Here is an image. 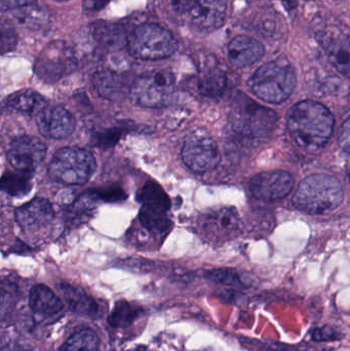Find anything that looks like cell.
Returning <instances> with one entry per match:
<instances>
[{
	"mask_svg": "<svg viewBox=\"0 0 350 351\" xmlns=\"http://www.w3.org/2000/svg\"><path fill=\"white\" fill-rule=\"evenodd\" d=\"M334 128V117L327 107L303 101L291 108L288 129L294 141L304 149L316 152L326 145Z\"/></svg>",
	"mask_w": 350,
	"mask_h": 351,
	"instance_id": "1",
	"label": "cell"
},
{
	"mask_svg": "<svg viewBox=\"0 0 350 351\" xmlns=\"http://www.w3.org/2000/svg\"><path fill=\"white\" fill-rule=\"evenodd\" d=\"M343 200V187L333 176L316 174L300 183L293 197L296 208L312 215L328 214L336 210Z\"/></svg>",
	"mask_w": 350,
	"mask_h": 351,
	"instance_id": "2",
	"label": "cell"
},
{
	"mask_svg": "<svg viewBox=\"0 0 350 351\" xmlns=\"http://www.w3.org/2000/svg\"><path fill=\"white\" fill-rule=\"evenodd\" d=\"M249 84L261 100L279 104L287 100L295 90L296 74L289 64L271 62L255 72Z\"/></svg>",
	"mask_w": 350,
	"mask_h": 351,
	"instance_id": "3",
	"label": "cell"
},
{
	"mask_svg": "<svg viewBox=\"0 0 350 351\" xmlns=\"http://www.w3.org/2000/svg\"><path fill=\"white\" fill-rule=\"evenodd\" d=\"M277 115L254 101L242 96L232 112L234 133L244 139L260 141L271 135L277 125Z\"/></svg>",
	"mask_w": 350,
	"mask_h": 351,
	"instance_id": "4",
	"label": "cell"
},
{
	"mask_svg": "<svg viewBox=\"0 0 350 351\" xmlns=\"http://www.w3.org/2000/svg\"><path fill=\"white\" fill-rule=\"evenodd\" d=\"M95 156L88 150L65 147L55 152L49 164L51 179L65 185H82L96 172Z\"/></svg>",
	"mask_w": 350,
	"mask_h": 351,
	"instance_id": "5",
	"label": "cell"
},
{
	"mask_svg": "<svg viewBox=\"0 0 350 351\" xmlns=\"http://www.w3.org/2000/svg\"><path fill=\"white\" fill-rule=\"evenodd\" d=\"M129 53L137 59L156 61L171 57L177 51L176 39L164 27L144 24L137 27L129 36Z\"/></svg>",
	"mask_w": 350,
	"mask_h": 351,
	"instance_id": "6",
	"label": "cell"
},
{
	"mask_svg": "<svg viewBox=\"0 0 350 351\" xmlns=\"http://www.w3.org/2000/svg\"><path fill=\"white\" fill-rule=\"evenodd\" d=\"M175 93V78L168 71H151L134 80L129 90L136 104L146 108H162L170 104Z\"/></svg>",
	"mask_w": 350,
	"mask_h": 351,
	"instance_id": "7",
	"label": "cell"
},
{
	"mask_svg": "<svg viewBox=\"0 0 350 351\" xmlns=\"http://www.w3.org/2000/svg\"><path fill=\"white\" fill-rule=\"evenodd\" d=\"M181 156L187 168L199 174L214 170L220 162L217 144L205 131L193 132L186 138Z\"/></svg>",
	"mask_w": 350,
	"mask_h": 351,
	"instance_id": "8",
	"label": "cell"
},
{
	"mask_svg": "<svg viewBox=\"0 0 350 351\" xmlns=\"http://www.w3.org/2000/svg\"><path fill=\"white\" fill-rule=\"evenodd\" d=\"M240 215L234 208H220L209 210L199 219V233L205 241L222 243L232 241L242 230Z\"/></svg>",
	"mask_w": 350,
	"mask_h": 351,
	"instance_id": "9",
	"label": "cell"
},
{
	"mask_svg": "<svg viewBox=\"0 0 350 351\" xmlns=\"http://www.w3.org/2000/svg\"><path fill=\"white\" fill-rule=\"evenodd\" d=\"M316 38L335 69L350 78V32L337 24H325L318 27Z\"/></svg>",
	"mask_w": 350,
	"mask_h": 351,
	"instance_id": "10",
	"label": "cell"
},
{
	"mask_svg": "<svg viewBox=\"0 0 350 351\" xmlns=\"http://www.w3.org/2000/svg\"><path fill=\"white\" fill-rule=\"evenodd\" d=\"M47 156V146L38 138L23 136L10 144L8 152L10 164L20 172L31 174Z\"/></svg>",
	"mask_w": 350,
	"mask_h": 351,
	"instance_id": "11",
	"label": "cell"
},
{
	"mask_svg": "<svg viewBox=\"0 0 350 351\" xmlns=\"http://www.w3.org/2000/svg\"><path fill=\"white\" fill-rule=\"evenodd\" d=\"M294 179L285 171L261 173L252 178L249 184L251 193L257 199L273 202L286 197L291 192Z\"/></svg>",
	"mask_w": 350,
	"mask_h": 351,
	"instance_id": "12",
	"label": "cell"
},
{
	"mask_svg": "<svg viewBox=\"0 0 350 351\" xmlns=\"http://www.w3.org/2000/svg\"><path fill=\"white\" fill-rule=\"evenodd\" d=\"M39 133L51 139H65L75 129L73 115L61 106L45 107L37 117Z\"/></svg>",
	"mask_w": 350,
	"mask_h": 351,
	"instance_id": "13",
	"label": "cell"
},
{
	"mask_svg": "<svg viewBox=\"0 0 350 351\" xmlns=\"http://www.w3.org/2000/svg\"><path fill=\"white\" fill-rule=\"evenodd\" d=\"M75 64L73 51L63 41H55L39 56L37 67L42 75L60 76Z\"/></svg>",
	"mask_w": 350,
	"mask_h": 351,
	"instance_id": "14",
	"label": "cell"
},
{
	"mask_svg": "<svg viewBox=\"0 0 350 351\" xmlns=\"http://www.w3.org/2000/svg\"><path fill=\"white\" fill-rule=\"evenodd\" d=\"M226 10V0H197L188 14L197 30L210 32L223 25Z\"/></svg>",
	"mask_w": 350,
	"mask_h": 351,
	"instance_id": "15",
	"label": "cell"
},
{
	"mask_svg": "<svg viewBox=\"0 0 350 351\" xmlns=\"http://www.w3.org/2000/svg\"><path fill=\"white\" fill-rule=\"evenodd\" d=\"M55 217L53 206L45 198L37 197L16 210V220L24 230H36L49 224Z\"/></svg>",
	"mask_w": 350,
	"mask_h": 351,
	"instance_id": "16",
	"label": "cell"
},
{
	"mask_svg": "<svg viewBox=\"0 0 350 351\" xmlns=\"http://www.w3.org/2000/svg\"><path fill=\"white\" fill-rule=\"evenodd\" d=\"M264 51L260 41L245 35L236 36L228 45V58L230 63L236 68L253 65L263 57Z\"/></svg>",
	"mask_w": 350,
	"mask_h": 351,
	"instance_id": "17",
	"label": "cell"
},
{
	"mask_svg": "<svg viewBox=\"0 0 350 351\" xmlns=\"http://www.w3.org/2000/svg\"><path fill=\"white\" fill-rule=\"evenodd\" d=\"M90 30L95 41L107 51H118L129 43V37L121 25L99 21L92 25Z\"/></svg>",
	"mask_w": 350,
	"mask_h": 351,
	"instance_id": "18",
	"label": "cell"
},
{
	"mask_svg": "<svg viewBox=\"0 0 350 351\" xmlns=\"http://www.w3.org/2000/svg\"><path fill=\"white\" fill-rule=\"evenodd\" d=\"M29 304L35 313L45 317H53L63 308V303L59 297L43 285L33 287L29 296Z\"/></svg>",
	"mask_w": 350,
	"mask_h": 351,
	"instance_id": "19",
	"label": "cell"
},
{
	"mask_svg": "<svg viewBox=\"0 0 350 351\" xmlns=\"http://www.w3.org/2000/svg\"><path fill=\"white\" fill-rule=\"evenodd\" d=\"M60 292L69 308L74 313L86 317H94L98 313L99 307L96 301L88 296L82 289L69 284H62L60 286Z\"/></svg>",
	"mask_w": 350,
	"mask_h": 351,
	"instance_id": "20",
	"label": "cell"
},
{
	"mask_svg": "<svg viewBox=\"0 0 350 351\" xmlns=\"http://www.w3.org/2000/svg\"><path fill=\"white\" fill-rule=\"evenodd\" d=\"M94 84L99 94L109 100H121L127 92V82L123 76L108 70L97 73Z\"/></svg>",
	"mask_w": 350,
	"mask_h": 351,
	"instance_id": "21",
	"label": "cell"
},
{
	"mask_svg": "<svg viewBox=\"0 0 350 351\" xmlns=\"http://www.w3.org/2000/svg\"><path fill=\"white\" fill-rule=\"evenodd\" d=\"M6 107L10 110L24 114L41 112L47 107V101L38 93L32 90H22L14 93L6 98Z\"/></svg>",
	"mask_w": 350,
	"mask_h": 351,
	"instance_id": "22",
	"label": "cell"
},
{
	"mask_svg": "<svg viewBox=\"0 0 350 351\" xmlns=\"http://www.w3.org/2000/svg\"><path fill=\"white\" fill-rule=\"evenodd\" d=\"M139 202L142 206L150 210L168 213L171 208V200L162 186L156 182L149 181L140 189Z\"/></svg>",
	"mask_w": 350,
	"mask_h": 351,
	"instance_id": "23",
	"label": "cell"
},
{
	"mask_svg": "<svg viewBox=\"0 0 350 351\" xmlns=\"http://www.w3.org/2000/svg\"><path fill=\"white\" fill-rule=\"evenodd\" d=\"M227 86V76L218 67L210 68L201 73L199 82V92L203 96L214 97L223 94Z\"/></svg>",
	"mask_w": 350,
	"mask_h": 351,
	"instance_id": "24",
	"label": "cell"
},
{
	"mask_svg": "<svg viewBox=\"0 0 350 351\" xmlns=\"http://www.w3.org/2000/svg\"><path fill=\"white\" fill-rule=\"evenodd\" d=\"M141 307L125 302V301H121V302L116 303L112 313L109 315V325L111 327L116 328V329L129 327L141 315Z\"/></svg>",
	"mask_w": 350,
	"mask_h": 351,
	"instance_id": "25",
	"label": "cell"
},
{
	"mask_svg": "<svg viewBox=\"0 0 350 351\" xmlns=\"http://www.w3.org/2000/svg\"><path fill=\"white\" fill-rule=\"evenodd\" d=\"M140 222L149 232L166 233L172 227V221L168 218V213L150 210L142 206L139 214Z\"/></svg>",
	"mask_w": 350,
	"mask_h": 351,
	"instance_id": "26",
	"label": "cell"
},
{
	"mask_svg": "<svg viewBox=\"0 0 350 351\" xmlns=\"http://www.w3.org/2000/svg\"><path fill=\"white\" fill-rule=\"evenodd\" d=\"M99 339L90 329H82L68 338L60 351H98Z\"/></svg>",
	"mask_w": 350,
	"mask_h": 351,
	"instance_id": "27",
	"label": "cell"
},
{
	"mask_svg": "<svg viewBox=\"0 0 350 351\" xmlns=\"http://www.w3.org/2000/svg\"><path fill=\"white\" fill-rule=\"evenodd\" d=\"M31 187L32 184L28 173L16 171V173H5L2 176L1 189L10 195H24L30 191Z\"/></svg>",
	"mask_w": 350,
	"mask_h": 351,
	"instance_id": "28",
	"label": "cell"
},
{
	"mask_svg": "<svg viewBox=\"0 0 350 351\" xmlns=\"http://www.w3.org/2000/svg\"><path fill=\"white\" fill-rule=\"evenodd\" d=\"M208 278L217 284L242 288L244 286L238 272L232 269H215L208 274Z\"/></svg>",
	"mask_w": 350,
	"mask_h": 351,
	"instance_id": "29",
	"label": "cell"
},
{
	"mask_svg": "<svg viewBox=\"0 0 350 351\" xmlns=\"http://www.w3.org/2000/svg\"><path fill=\"white\" fill-rule=\"evenodd\" d=\"M16 19H18V22L22 23L24 26L34 28V27L40 26L45 22L47 14L38 8H27L26 6V8H21L20 12L16 14Z\"/></svg>",
	"mask_w": 350,
	"mask_h": 351,
	"instance_id": "30",
	"label": "cell"
},
{
	"mask_svg": "<svg viewBox=\"0 0 350 351\" xmlns=\"http://www.w3.org/2000/svg\"><path fill=\"white\" fill-rule=\"evenodd\" d=\"M2 53L12 51L16 45V34L10 25L3 23L1 26Z\"/></svg>",
	"mask_w": 350,
	"mask_h": 351,
	"instance_id": "31",
	"label": "cell"
},
{
	"mask_svg": "<svg viewBox=\"0 0 350 351\" xmlns=\"http://www.w3.org/2000/svg\"><path fill=\"white\" fill-rule=\"evenodd\" d=\"M340 335L335 330L329 327L316 329L312 334V339L314 341H331V340L338 339Z\"/></svg>",
	"mask_w": 350,
	"mask_h": 351,
	"instance_id": "32",
	"label": "cell"
},
{
	"mask_svg": "<svg viewBox=\"0 0 350 351\" xmlns=\"http://www.w3.org/2000/svg\"><path fill=\"white\" fill-rule=\"evenodd\" d=\"M339 144L345 152L350 154V117L345 121L341 128Z\"/></svg>",
	"mask_w": 350,
	"mask_h": 351,
	"instance_id": "33",
	"label": "cell"
},
{
	"mask_svg": "<svg viewBox=\"0 0 350 351\" xmlns=\"http://www.w3.org/2000/svg\"><path fill=\"white\" fill-rule=\"evenodd\" d=\"M123 192L125 191L118 188H113V189L101 190V191L97 192V194L105 202H117V200L123 199V194H125Z\"/></svg>",
	"mask_w": 350,
	"mask_h": 351,
	"instance_id": "34",
	"label": "cell"
},
{
	"mask_svg": "<svg viewBox=\"0 0 350 351\" xmlns=\"http://www.w3.org/2000/svg\"><path fill=\"white\" fill-rule=\"evenodd\" d=\"M197 0H172V6L179 14H189Z\"/></svg>",
	"mask_w": 350,
	"mask_h": 351,
	"instance_id": "35",
	"label": "cell"
},
{
	"mask_svg": "<svg viewBox=\"0 0 350 351\" xmlns=\"http://www.w3.org/2000/svg\"><path fill=\"white\" fill-rule=\"evenodd\" d=\"M35 0H1L2 10L26 8L34 3Z\"/></svg>",
	"mask_w": 350,
	"mask_h": 351,
	"instance_id": "36",
	"label": "cell"
},
{
	"mask_svg": "<svg viewBox=\"0 0 350 351\" xmlns=\"http://www.w3.org/2000/svg\"><path fill=\"white\" fill-rule=\"evenodd\" d=\"M109 0H82V6L88 12H98L102 10Z\"/></svg>",
	"mask_w": 350,
	"mask_h": 351,
	"instance_id": "37",
	"label": "cell"
},
{
	"mask_svg": "<svg viewBox=\"0 0 350 351\" xmlns=\"http://www.w3.org/2000/svg\"><path fill=\"white\" fill-rule=\"evenodd\" d=\"M1 351H34L29 346L20 343H8L2 346Z\"/></svg>",
	"mask_w": 350,
	"mask_h": 351,
	"instance_id": "38",
	"label": "cell"
},
{
	"mask_svg": "<svg viewBox=\"0 0 350 351\" xmlns=\"http://www.w3.org/2000/svg\"><path fill=\"white\" fill-rule=\"evenodd\" d=\"M57 1H65V0H57Z\"/></svg>",
	"mask_w": 350,
	"mask_h": 351,
	"instance_id": "39",
	"label": "cell"
},
{
	"mask_svg": "<svg viewBox=\"0 0 350 351\" xmlns=\"http://www.w3.org/2000/svg\"><path fill=\"white\" fill-rule=\"evenodd\" d=\"M349 178H350V175H349Z\"/></svg>",
	"mask_w": 350,
	"mask_h": 351,
	"instance_id": "40",
	"label": "cell"
}]
</instances>
